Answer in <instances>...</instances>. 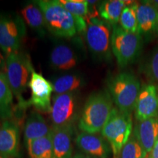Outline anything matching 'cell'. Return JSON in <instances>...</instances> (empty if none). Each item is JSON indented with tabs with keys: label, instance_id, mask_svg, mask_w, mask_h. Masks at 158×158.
I'll return each instance as SVG.
<instances>
[{
	"label": "cell",
	"instance_id": "obj_2",
	"mask_svg": "<svg viewBox=\"0 0 158 158\" xmlns=\"http://www.w3.org/2000/svg\"><path fill=\"white\" fill-rule=\"evenodd\" d=\"M107 86L116 108L122 112L131 114L135 109L141 89L137 77L130 72L120 73L108 80Z\"/></svg>",
	"mask_w": 158,
	"mask_h": 158
},
{
	"label": "cell",
	"instance_id": "obj_15",
	"mask_svg": "<svg viewBox=\"0 0 158 158\" xmlns=\"http://www.w3.org/2000/svg\"><path fill=\"white\" fill-rule=\"evenodd\" d=\"M73 127H52L53 158H72Z\"/></svg>",
	"mask_w": 158,
	"mask_h": 158
},
{
	"label": "cell",
	"instance_id": "obj_32",
	"mask_svg": "<svg viewBox=\"0 0 158 158\" xmlns=\"http://www.w3.org/2000/svg\"><path fill=\"white\" fill-rule=\"evenodd\" d=\"M0 158H8V157H6V156H4V155H1V154H0Z\"/></svg>",
	"mask_w": 158,
	"mask_h": 158
},
{
	"label": "cell",
	"instance_id": "obj_4",
	"mask_svg": "<svg viewBox=\"0 0 158 158\" xmlns=\"http://www.w3.org/2000/svg\"><path fill=\"white\" fill-rule=\"evenodd\" d=\"M33 66L27 54L18 52L6 56L5 74L13 92L19 100L20 109L26 108L23 92L28 86Z\"/></svg>",
	"mask_w": 158,
	"mask_h": 158
},
{
	"label": "cell",
	"instance_id": "obj_17",
	"mask_svg": "<svg viewBox=\"0 0 158 158\" xmlns=\"http://www.w3.org/2000/svg\"><path fill=\"white\" fill-rule=\"evenodd\" d=\"M50 64L58 70H70L76 67L78 55L70 45L60 43L55 45L50 54Z\"/></svg>",
	"mask_w": 158,
	"mask_h": 158
},
{
	"label": "cell",
	"instance_id": "obj_11",
	"mask_svg": "<svg viewBox=\"0 0 158 158\" xmlns=\"http://www.w3.org/2000/svg\"><path fill=\"white\" fill-rule=\"evenodd\" d=\"M134 110L138 122L158 116L157 85L150 83L142 86Z\"/></svg>",
	"mask_w": 158,
	"mask_h": 158
},
{
	"label": "cell",
	"instance_id": "obj_16",
	"mask_svg": "<svg viewBox=\"0 0 158 158\" xmlns=\"http://www.w3.org/2000/svg\"><path fill=\"white\" fill-rule=\"evenodd\" d=\"M137 19L141 36L151 37L158 31V10L147 1L138 5Z\"/></svg>",
	"mask_w": 158,
	"mask_h": 158
},
{
	"label": "cell",
	"instance_id": "obj_10",
	"mask_svg": "<svg viewBox=\"0 0 158 158\" xmlns=\"http://www.w3.org/2000/svg\"><path fill=\"white\" fill-rule=\"evenodd\" d=\"M28 86L31 90V97L26 102V108L32 106L38 111L50 113L51 94L54 92L52 83L32 69Z\"/></svg>",
	"mask_w": 158,
	"mask_h": 158
},
{
	"label": "cell",
	"instance_id": "obj_20",
	"mask_svg": "<svg viewBox=\"0 0 158 158\" xmlns=\"http://www.w3.org/2000/svg\"><path fill=\"white\" fill-rule=\"evenodd\" d=\"M135 3L133 1L122 0H108L104 1L99 6V15L101 19L111 26L117 25L122 13L126 6Z\"/></svg>",
	"mask_w": 158,
	"mask_h": 158
},
{
	"label": "cell",
	"instance_id": "obj_19",
	"mask_svg": "<svg viewBox=\"0 0 158 158\" xmlns=\"http://www.w3.org/2000/svg\"><path fill=\"white\" fill-rule=\"evenodd\" d=\"M60 3L71 13L76 21L78 32H84L87 27L89 5L85 0H60Z\"/></svg>",
	"mask_w": 158,
	"mask_h": 158
},
{
	"label": "cell",
	"instance_id": "obj_26",
	"mask_svg": "<svg viewBox=\"0 0 158 158\" xmlns=\"http://www.w3.org/2000/svg\"><path fill=\"white\" fill-rule=\"evenodd\" d=\"M147 156L133 133L116 158H145Z\"/></svg>",
	"mask_w": 158,
	"mask_h": 158
},
{
	"label": "cell",
	"instance_id": "obj_30",
	"mask_svg": "<svg viewBox=\"0 0 158 158\" xmlns=\"http://www.w3.org/2000/svg\"><path fill=\"white\" fill-rule=\"evenodd\" d=\"M6 63V58L3 56L2 54L0 52V70L5 69Z\"/></svg>",
	"mask_w": 158,
	"mask_h": 158
},
{
	"label": "cell",
	"instance_id": "obj_22",
	"mask_svg": "<svg viewBox=\"0 0 158 158\" xmlns=\"http://www.w3.org/2000/svg\"><path fill=\"white\" fill-rule=\"evenodd\" d=\"M55 94L77 92L85 84L84 79L78 74H65L58 77L52 83Z\"/></svg>",
	"mask_w": 158,
	"mask_h": 158
},
{
	"label": "cell",
	"instance_id": "obj_27",
	"mask_svg": "<svg viewBox=\"0 0 158 158\" xmlns=\"http://www.w3.org/2000/svg\"><path fill=\"white\" fill-rule=\"evenodd\" d=\"M147 70L150 78L158 83V46L152 53L148 62Z\"/></svg>",
	"mask_w": 158,
	"mask_h": 158
},
{
	"label": "cell",
	"instance_id": "obj_1",
	"mask_svg": "<svg viewBox=\"0 0 158 158\" xmlns=\"http://www.w3.org/2000/svg\"><path fill=\"white\" fill-rule=\"evenodd\" d=\"M114 102L108 91L92 93L86 101L78 119L82 132L99 133L109 119L114 110Z\"/></svg>",
	"mask_w": 158,
	"mask_h": 158
},
{
	"label": "cell",
	"instance_id": "obj_8",
	"mask_svg": "<svg viewBox=\"0 0 158 158\" xmlns=\"http://www.w3.org/2000/svg\"><path fill=\"white\" fill-rule=\"evenodd\" d=\"M79 105L77 92L55 94L50 116L52 127H74L78 117Z\"/></svg>",
	"mask_w": 158,
	"mask_h": 158
},
{
	"label": "cell",
	"instance_id": "obj_13",
	"mask_svg": "<svg viewBox=\"0 0 158 158\" xmlns=\"http://www.w3.org/2000/svg\"><path fill=\"white\" fill-rule=\"evenodd\" d=\"M19 127L14 121L0 122V154L7 157L19 156Z\"/></svg>",
	"mask_w": 158,
	"mask_h": 158
},
{
	"label": "cell",
	"instance_id": "obj_3",
	"mask_svg": "<svg viewBox=\"0 0 158 158\" xmlns=\"http://www.w3.org/2000/svg\"><path fill=\"white\" fill-rule=\"evenodd\" d=\"M35 3L43 12L46 28L61 37H73L76 34L77 26L75 18L56 0H40Z\"/></svg>",
	"mask_w": 158,
	"mask_h": 158
},
{
	"label": "cell",
	"instance_id": "obj_28",
	"mask_svg": "<svg viewBox=\"0 0 158 158\" xmlns=\"http://www.w3.org/2000/svg\"><path fill=\"white\" fill-rule=\"evenodd\" d=\"M149 158H158V139L154 146L153 149L150 152V153L147 155Z\"/></svg>",
	"mask_w": 158,
	"mask_h": 158
},
{
	"label": "cell",
	"instance_id": "obj_29",
	"mask_svg": "<svg viewBox=\"0 0 158 158\" xmlns=\"http://www.w3.org/2000/svg\"><path fill=\"white\" fill-rule=\"evenodd\" d=\"M72 158H95V157H92V156L86 155V154H85V153L80 152V153L76 154V155H75Z\"/></svg>",
	"mask_w": 158,
	"mask_h": 158
},
{
	"label": "cell",
	"instance_id": "obj_6",
	"mask_svg": "<svg viewBox=\"0 0 158 158\" xmlns=\"http://www.w3.org/2000/svg\"><path fill=\"white\" fill-rule=\"evenodd\" d=\"M141 34L124 31L120 26H113L111 35V51L118 66L127 67L135 62L142 49Z\"/></svg>",
	"mask_w": 158,
	"mask_h": 158
},
{
	"label": "cell",
	"instance_id": "obj_23",
	"mask_svg": "<svg viewBox=\"0 0 158 158\" xmlns=\"http://www.w3.org/2000/svg\"><path fill=\"white\" fill-rule=\"evenodd\" d=\"M27 147L30 158H53L52 133L29 141Z\"/></svg>",
	"mask_w": 158,
	"mask_h": 158
},
{
	"label": "cell",
	"instance_id": "obj_21",
	"mask_svg": "<svg viewBox=\"0 0 158 158\" xmlns=\"http://www.w3.org/2000/svg\"><path fill=\"white\" fill-rule=\"evenodd\" d=\"M13 112V93L5 73H0V119H10Z\"/></svg>",
	"mask_w": 158,
	"mask_h": 158
},
{
	"label": "cell",
	"instance_id": "obj_9",
	"mask_svg": "<svg viewBox=\"0 0 158 158\" xmlns=\"http://www.w3.org/2000/svg\"><path fill=\"white\" fill-rule=\"evenodd\" d=\"M25 34V23L21 18L0 15V48L6 56L19 52Z\"/></svg>",
	"mask_w": 158,
	"mask_h": 158
},
{
	"label": "cell",
	"instance_id": "obj_31",
	"mask_svg": "<svg viewBox=\"0 0 158 158\" xmlns=\"http://www.w3.org/2000/svg\"><path fill=\"white\" fill-rule=\"evenodd\" d=\"M147 2L149 4H151L152 5L154 6L156 9L158 10V0H149Z\"/></svg>",
	"mask_w": 158,
	"mask_h": 158
},
{
	"label": "cell",
	"instance_id": "obj_14",
	"mask_svg": "<svg viewBox=\"0 0 158 158\" xmlns=\"http://www.w3.org/2000/svg\"><path fill=\"white\" fill-rule=\"evenodd\" d=\"M133 134L143 151L149 155L158 139V116L138 122Z\"/></svg>",
	"mask_w": 158,
	"mask_h": 158
},
{
	"label": "cell",
	"instance_id": "obj_24",
	"mask_svg": "<svg viewBox=\"0 0 158 158\" xmlns=\"http://www.w3.org/2000/svg\"><path fill=\"white\" fill-rule=\"evenodd\" d=\"M23 19L27 24L34 30L43 32L46 28L44 15L36 3H30L25 6L21 11Z\"/></svg>",
	"mask_w": 158,
	"mask_h": 158
},
{
	"label": "cell",
	"instance_id": "obj_25",
	"mask_svg": "<svg viewBox=\"0 0 158 158\" xmlns=\"http://www.w3.org/2000/svg\"><path fill=\"white\" fill-rule=\"evenodd\" d=\"M137 3L126 6L122 11L120 17V27L124 31L135 34H140L137 19Z\"/></svg>",
	"mask_w": 158,
	"mask_h": 158
},
{
	"label": "cell",
	"instance_id": "obj_18",
	"mask_svg": "<svg viewBox=\"0 0 158 158\" xmlns=\"http://www.w3.org/2000/svg\"><path fill=\"white\" fill-rule=\"evenodd\" d=\"M52 133V127L39 112L34 111L28 116L24 125V141L26 144L33 140L47 136Z\"/></svg>",
	"mask_w": 158,
	"mask_h": 158
},
{
	"label": "cell",
	"instance_id": "obj_7",
	"mask_svg": "<svg viewBox=\"0 0 158 158\" xmlns=\"http://www.w3.org/2000/svg\"><path fill=\"white\" fill-rule=\"evenodd\" d=\"M132 129L131 114L122 112L114 108L108 122L100 132L109 143L114 158L129 140L132 135Z\"/></svg>",
	"mask_w": 158,
	"mask_h": 158
},
{
	"label": "cell",
	"instance_id": "obj_12",
	"mask_svg": "<svg viewBox=\"0 0 158 158\" xmlns=\"http://www.w3.org/2000/svg\"><path fill=\"white\" fill-rule=\"evenodd\" d=\"M76 143L83 153L95 158H108L112 152L109 143L98 133L81 132L77 135Z\"/></svg>",
	"mask_w": 158,
	"mask_h": 158
},
{
	"label": "cell",
	"instance_id": "obj_5",
	"mask_svg": "<svg viewBox=\"0 0 158 158\" xmlns=\"http://www.w3.org/2000/svg\"><path fill=\"white\" fill-rule=\"evenodd\" d=\"M112 29L111 25L98 17L88 20L85 40L92 54L99 60L111 59Z\"/></svg>",
	"mask_w": 158,
	"mask_h": 158
},
{
	"label": "cell",
	"instance_id": "obj_33",
	"mask_svg": "<svg viewBox=\"0 0 158 158\" xmlns=\"http://www.w3.org/2000/svg\"><path fill=\"white\" fill-rule=\"evenodd\" d=\"M145 158H149V157H147H147H146Z\"/></svg>",
	"mask_w": 158,
	"mask_h": 158
}]
</instances>
